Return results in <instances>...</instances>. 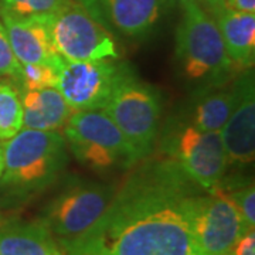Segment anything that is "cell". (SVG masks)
<instances>
[{"mask_svg":"<svg viewBox=\"0 0 255 255\" xmlns=\"http://www.w3.org/2000/svg\"><path fill=\"white\" fill-rule=\"evenodd\" d=\"M170 160L133 176L65 255H201L194 236L197 197Z\"/></svg>","mask_w":255,"mask_h":255,"instance_id":"cell-1","label":"cell"},{"mask_svg":"<svg viewBox=\"0 0 255 255\" xmlns=\"http://www.w3.org/2000/svg\"><path fill=\"white\" fill-rule=\"evenodd\" d=\"M0 184L9 194L26 199L46 190L68 162L67 142L58 130L21 128L1 145Z\"/></svg>","mask_w":255,"mask_h":255,"instance_id":"cell-2","label":"cell"},{"mask_svg":"<svg viewBox=\"0 0 255 255\" xmlns=\"http://www.w3.org/2000/svg\"><path fill=\"white\" fill-rule=\"evenodd\" d=\"M182 10L174 50L180 71L189 81L201 87L224 84L233 73L234 63L216 20L200 3H190Z\"/></svg>","mask_w":255,"mask_h":255,"instance_id":"cell-3","label":"cell"},{"mask_svg":"<svg viewBox=\"0 0 255 255\" xmlns=\"http://www.w3.org/2000/svg\"><path fill=\"white\" fill-rule=\"evenodd\" d=\"M102 111L125 135L137 160L152 152L162 117L160 95L153 87L140 81L125 67Z\"/></svg>","mask_w":255,"mask_h":255,"instance_id":"cell-4","label":"cell"},{"mask_svg":"<svg viewBox=\"0 0 255 255\" xmlns=\"http://www.w3.org/2000/svg\"><path fill=\"white\" fill-rule=\"evenodd\" d=\"M63 129L74 157L90 169H127L139 162L125 135L102 110L73 112Z\"/></svg>","mask_w":255,"mask_h":255,"instance_id":"cell-5","label":"cell"},{"mask_svg":"<svg viewBox=\"0 0 255 255\" xmlns=\"http://www.w3.org/2000/svg\"><path fill=\"white\" fill-rule=\"evenodd\" d=\"M164 152L187 179L209 191L224 179L228 157L220 132L203 130L189 119L167 127Z\"/></svg>","mask_w":255,"mask_h":255,"instance_id":"cell-6","label":"cell"},{"mask_svg":"<svg viewBox=\"0 0 255 255\" xmlns=\"http://www.w3.org/2000/svg\"><path fill=\"white\" fill-rule=\"evenodd\" d=\"M114 194V187L101 183H68L44 206L38 221L64 248L85 234L102 217Z\"/></svg>","mask_w":255,"mask_h":255,"instance_id":"cell-7","label":"cell"},{"mask_svg":"<svg viewBox=\"0 0 255 255\" xmlns=\"http://www.w3.org/2000/svg\"><path fill=\"white\" fill-rule=\"evenodd\" d=\"M47 21L55 51L65 61L119 58L114 34L78 0H64Z\"/></svg>","mask_w":255,"mask_h":255,"instance_id":"cell-8","label":"cell"},{"mask_svg":"<svg viewBox=\"0 0 255 255\" xmlns=\"http://www.w3.org/2000/svg\"><path fill=\"white\" fill-rule=\"evenodd\" d=\"M125 65L114 60L65 61L60 68L57 90L73 112L104 110Z\"/></svg>","mask_w":255,"mask_h":255,"instance_id":"cell-9","label":"cell"},{"mask_svg":"<svg viewBox=\"0 0 255 255\" xmlns=\"http://www.w3.org/2000/svg\"><path fill=\"white\" fill-rule=\"evenodd\" d=\"M250 228L219 186L199 196L194 211V236L201 255H230L237 240Z\"/></svg>","mask_w":255,"mask_h":255,"instance_id":"cell-10","label":"cell"},{"mask_svg":"<svg viewBox=\"0 0 255 255\" xmlns=\"http://www.w3.org/2000/svg\"><path fill=\"white\" fill-rule=\"evenodd\" d=\"M111 33L129 38L147 36L166 4L164 0H78Z\"/></svg>","mask_w":255,"mask_h":255,"instance_id":"cell-11","label":"cell"},{"mask_svg":"<svg viewBox=\"0 0 255 255\" xmlns=\"http://www.w3.org/2000/svg\"><path fill=\"white\" fill-rule=\"evenodd\" d=\"M237 102L220 130L227 152L228 163L247 166L255 156V91L254 74L247 71L236 82Z\"/></svg>","mask_w":255,"mask_h":255,"instance_id":"cell-12","label":"cell"},{"mask_svg":"<svg viewBox=\"0 0 255 255\" xmlns=\"http://www.w3.org/2000/svg\"><path fill=\"white\" fill-rule=\"evenodd\" d=\"M0 18L18 64L57 63L61 60L50 37L48 16L13 17L0 14Z\"/></svg>","mask_w":255,"mask_h":255,"instance_id":"cell-13","label":"cell"},{"mask_svg":"<svg viewBox=\"0 0 255 255\" xmlns=\"http://www.w3.org/2000/svg\"><path fill=\"white\" fill-rule=\"evenodd\" d=\"M18 97L23 111V128L34 130H60L67 124L73 111L57 88L24 90Z\"/></svg>","mask_w":255,"mask_h":255,"instance_id":"cell-14","label":"cell"},{"mask_svg":"<svg viewBox=\"0 0 255 255\" xmlns=\"http://www.w3.org/2000/svg\"><path fill=\"white\" fill-rule=\"evenodd\" d=\"M0 255H65V253L41 221H17L0 227Z\"/></svg>","mask_w":255,"mask_h":255,"instance_id":"cell-15","label":"cell"},{"mask_svg":"<svg viewBox=\"0 0 255 255\" xmlns=\"http://www.w3.org/2000/svg\"><path fill=\"white\" fill-rule=\"evenodd\" d=\"M234 65L250 70L255 58V13L221 10L213 16Z\"/></svg>","mask_w":255,"mask_h":255,"instance_id":"cell-16","label":"cell"},{"mask_svg":"<svg viewBox=\"0 0 255 255\" xmlns=\"http://www.w3.org/2000/svg\"><path fill=\"white\" fill-rule=\"evenodd\" d=\"M237 102V88L219 85H204L193 100L190 121L203 130L220 132L226 125Z\"/></svg>","mask_w":255,"mask_h":255,"instance_id":"cell-17","label":"cell"},{"mask_svg":"<svg viewBox=\"0 0 255 255\" xmlns=\"http://www.w3.org/2000/svg\"><path fill=\"white\" fill-rule=\"evenodd\" d=\"M21 128L23 111L18 91L7 82L0 81V139H10Z\"/></svg>","mask_w":255,"mask_h":255,"instance_id":"cell-18","label":"cell"},{"mask_svg":"<svg viewBox=\"0 0 255 255\" xmlns=\"http://www.w3.org/2000/svg\"><path fill=\"white\" fill-rule=\"evenodd\" d=\"M61 58L57 63H34L20 64V73L17 81L24 90H44V88H57L58 74L63 65Z\"/></svg>","mask_w":255,"mask_h":255,"instance_id":"cell-19","label":"cell"},{"mask_svg":"<svg viewBox=\"0 0 255 255\" xmlns=\"http://www.w3.org/2000/svg\"><path fill=\"white\" fill-rule=\"evenodd\" d=\"M64 0H0V14L33 17L51 14Z\"/></svg>","mask_w":255,"mask_h":255,"instance_id":"cell-20","label":"cell"},{"mask_svg":"<svg viewBox=\"0 0 255 255\" xmlns=\"http://www.w3.org/2000/svg\"><path fill=\"white\" fill-rule=\"evenodd\" d=\"M220 187V186H219ZM221 189V187H220ZM223 190V189H221ZM230 200L240 211L246 226L250 230H254L255 226V189L253 182L238 183V186H233L231 190H223Z\"/></svg>","mask_w":255,"mask_h":255,"instance_id":"cell-21","label":"cell"},{"mask_svg":"<svg viewBox=\"0 0 255 255\" xmlns=\"http://www.w3.org/2000/svg\"><path fill=\"white\" fill-rule=\"evenodd\" d=\"M20 64L13 54L6 28L0 20V77H9L17 80Z\"/></svg>","mask_w":255,"mask_h":255,"instance_id":"cell-22","label":"cell"},{"mask_svg":"<svg viewBox=\"0 0 255 255\" xmlns=\"http://www.w3.org/2000/svg\"><path fill=\"white\" fill-rule=\"evenodd\" d=\"M230 255H255V233L254 230H248L231 248Z\"/></svg>","mask_w":255,"mask_h":255,"instance_id":"cell-23","label":"cell"},{"mask_svg":"<svg viewBox=\"0 0 255 255\" xmlns=\"http://www.w3.org/2000/svg\"><path fill=\"white\" fill-rule=\"evenodd\" d=\"M223 10L236 13H255V0H224Z\"/></svg>","mask_w":255,"mask_h":255,"instance_id":"cell-24","label":"cell"},{"mask_svg":"<svg viewBox=\"0 0 255 255\" xmlns=\"http://www.w3.org/2000/svg\"><path fill=\"white\" fill-rule=\"evenodd\" d=\"M223 1L224 0H200V4L203 3V7H206L210 14L214 16L223 10Z\"/></svg>","mask_w":255,"mask_h":255,"instance_id":"cell-25","label":"cell"},{"mask_svg":"<svg viewBox=\"0 0 255 255\" xmlns=\"http://www.w3.org/2000/svg\"><path fill=\"white\" fill-rule=\"evenodd\" d=\"M190 3H200V0H164L166 9H173V7H184Z\"/></svg>","mask_w":255,"mask_h":255,"instance_id":"cell-26","label":"cell"},{"mask_svg":"<svg viewBox=\"0 0 255 255\" xmlns=\"http://www.w3.org/2000/svg\"><path fill=\"white\" fill-rule=\"evenodd\" d=\"M3 173V153H1V145H0V177Z\"/></svg>","mask_w":255,"mask_h":255,"instance_id":"cell-27","label":"cell"}]
</instances>
